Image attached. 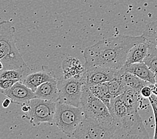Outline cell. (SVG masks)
Instances as JSON below:
<instances>
[{"label": "cell", "instance_id": "9c48e42d", "mask_svg": "<svg viewBox=\"0 0 157 139\" xmlns=\"http://www.w3.org/2000/svg\"><path fill=\"white\" fill-rule=\"evenodd\" d=\"M118 71L102 66H87L81 79L84 84L88 86L105 83L117 76Z\"/></svg>", "mask_w": 157, "mask_h": 139}, {"label": "cell", "instance_id": "7c38bea8", "mask_svg": "<svg viewBox=\"0 0 157 139\" xmlns=\"http://www.w3.org/2000/svg\"><path fill=\"white\" fill-rule=\"evenodd\" d=\"M123 72L133 74L138 78L152 84L156 83L155 74L152 72L146 64L143 62L127 64L121 69Z\"/></svg>", "mask_w": 157, "mask_h": 139}, {"label": "cell", "instance_id": "4fadbf2b", "mask_svg": "<svg viewBox=\"0 0 157 139\" xmlns=\"http://www.w3.org/2000/svg\"><path fill=\"white\" fill-rule=\"evenodd\" d=\"M63 77L81 79L85 72L84 65L76 58L69 57L62 62Z\"/></svg>", "mask_w": 157, "mask_h": 139}, {"label": "cell", "instance_id": "d4e9b609", "mask_svg": "<svg viewBox=\"0 0 157 139\" xmlns=\"http://www.w3.org/2000/svg\"><path fill=\"white\" fill-rule=\"evenodd\" d=\"M153 112H154V116H155V135L154 138L155 139H157V108L155 106H152L151 105Z\"/></svg>", "mask_w": 157, "mask_h": 139}, {"label": "cell", "instance_id": "f546056e", "mask_svg": "<svg viewBox=\"0 0 157 139\" xmlns=\"http://www.w3.org/2000/svg\"><path fill=\"white\" fill-rule=\"evenodd\" d=\"M3 70V63L2 62V61L0 60V72H1L2 70Z\"/></svg>", "mask_w": 157, "mask_h": 139}, {"label": "cell", "instance_id": "cb8c5ba5", "mask_svg": "<svg viewBox=\"0 0 157 139\" xmlns=\"http://www.w3.org/2000/svg\"><path fill=\"white\" fill-rule=\"evenodd\" d=\"M152 85H147L142 88L140 91V96L143 98H149L152 95Z\"/></svg>", "mask_w": 157, "mask_h": 139}, {"label": "cell", "instance_id": "277c9868", "mask_svg": "<svg viewBox=\"0 0 157 139\" xmlns=\"http://www.w3.org/2000/svg\"><path fill=\"white\" fill-rule=\"evenodd\" d=\"M80 106L84 117L91 118L108 127L114 128V120L108 108L102 100L95 96L87 86L83 84Z\"/></svg>", "mask_w": 157, "mask_h": 139}, {"label": "cell", "instance_id": "83f0119b", "mask_svg": "<svg viewBox=\"0 0 157 139\" xmlns=\"http://www.w3.org/2000/svg\"><path fill=\"white\" fill-rule=\"evenodd\" d=\"M11 103H12V102H11V100L10 98H6L4 100H3V102L2 103V106L3 108H6L10 106Z\"/></svg>", "mask_w": 157, "mask_h": 139}, {"label": "cell", "instance_id": "5b68a950", "mask_svg": "<svg viewBox=\"0 0 157 139\" xmlns=\"http://www.w3.org/2000/svg\"><path fill=\"white\" fill-rule=\"evenodd\" d=\"M84 114L81 106L77 107L58 101L53 123L68 137H72Z\"/></svg>", "mask_w": 157, "mask_h": 139}, {"label": "cell", "instance_id": "30bf717a", "mask_svg": "<svg viewBox=\"0 0 157 139\" xmlns=\"http://www.w3.org/2000/svg\"><path fill=\"white\" fill-rule=\"evenodd\" d=\"M3 95L11 100L12 103L22 106L36 98L34 92L27 87L21 81H17L10 88L2 91Z\"/></svg>", "mask_w": 157, "mask_h": 139}, {"label": "cell", "instance_id": "603a6c76", "mask_svg": "<svg viewBox=\"0 0 157 139\" xmlns=\"http://www.w3.org/2000/svg\"><path fill=\"white\" fill-rule=\"evenodd\" d=\"M17 81L20 80L16 79H0V91L2 92L10 88Z\"/></svg>", "mask_w": 157, "mask_h": 139}, {"label": "cell", "instance_id": "484cf974", "mask_svg": "<svg viewBox=\"0 0 157 139\" xmlns=\"http://www.w3.org/2000/svg\"><path fill=\"white\" fill-rule=\"evenodd\" d=\"M148 100L150 101V103L151 105H152V106H155L157 108V95L152 93L151 96L148 98Z\"/></svg>", "mask_w": 157, "mask_h": 139}, {"label": "cell", "instance_id": "4316f807", "mask_svg": "<svg viewBox=\"0 0 157 139\" xmlns=\"http://www.w3.org/2000/svg\"><path fill=\"white\" fill-rule=\"evenodd\" d=\"M21 106V110L25 114L28 113V112L29 111V110H30V107H29V104L28 103L22 105V106Z\"/></svg>", "mask_w": 157, "mask_h": 139}, {"label": "cell", "instance_id": "4dcf8cb0", "mask_svg": "<svg viewBox=\"0 0 157 139\" xmlns=\"http://www.w3.org/2000/svg\"><path fill=\"white\" fill-rule=\"evenodd\" d=\"M155 80L156 82H157V72L155 73Z\"/></svg>", "mask_w": 157, "mask_h": 139}, {"label": "cell", "instance_id": "8fae6325", "mask_svg": "<svg viewBox=\"0 0 157 139\" xmlns=\"http://www.w3.org/2000/svg\"><path fill=\"white\" fill-rule=\"evenodd\" d=\"M56 80L52 71L49 70H42L40 72L28 74L24 77L21 82L27 87L35 92L39 86L44 82Z\"/></svg>", "mask_w": 157, "mask_h": 139}, {"label": "cell", "instance_id": "8992f818", "mask_svg": "<svg viewBox=\"0 0 157 139\" xmlns=\"http://www.w3.org/2000/svg\"><path fill=\"white\" fill-rule=\"evenodd\" d=\"M30 110L25 116L33 126L42 123H53L56 102L53 101L34 98L28 102Z\"/></svg>", "mask_w": 157, "mask_h": 139}, {"label": "cell", "instance_id": "ac0fdd59", "mask_svg": "<svg viewBox=\"0 0 157 139\" xmlns=\"http://www.w3.org/2000/svg\"><path fill=\"white\" fill-rule=\"evenodd\" d=\"M88 87L93 95L102 100L106 105L107 107H108L113 97L112 96L109 92V91H108L106 82L99 84L89 86Z\"/></svg>", "mask_w": 157, "mask_h": 139}, {"label": "cell", "instance_id": "ba28073f", "mask_svg": "<svg viewBox=\"0 0 157 139\" xmlns=\"http://www.w3.org/2000/svg\"><path fill=\"white\" fill-rule=\"evenodd\" d=\"M83 82L82 79L61 77L58 79V101L63 103L80 106Z\"/></svg>", "mask_w": 157, "mask_h": 139}, {"label": "cell", "instance_id": "2e32d148", "mask_svg": "<svg viewBox=\"0 0 157 139\" xmlns=\"http://www.w3.org/2000/svg\"><path fill=\"white\" fill-rule=\"evenodd\" d=\"M143 36L148 46L147 55L157 56V20L147 25Z\"/></svg>", "mask_w": 157, "mask_h": 139}, {"label": "cell", "instance_id": "f1b7e54d", "mask_svg": "<svg viewBox=\"0 0 157 139\" xmlns=\"http://www.w3.org/2000/svg\"><path fill=\"white\" fill-rule=\"evenodd\" d=\"M152 93L157 95V82H156V83L155 84L152 85Z\"/></svg>", "mask_w": 157, "mask_h": 139}, {"label": "cell", "instance_id": "9a60e30c", "mask_svg": "<svg viewBox=\"0 0 157 139\" xmlns=\"http://www.w3.org/2000/svg\"><path fill=\"white\" fill-rule=\"evenodd\" d=\"M122 102H124L126 108L129 111H138L140 106L141 99L139 92L127 86L124 92L120 95Z\"/></svg>", "mask_w": 157, "mask_h": 139}, {"label": "cell", "instance_id": "52a82bcc", "mask_svg": "<svg viewBox=\"0 0 157 139\" xmlns=\"http://www.w3.org/2000/svg\"><path fill=\"white\" fill-rule=\"evenodd\" d=\"M114 134V128L108 127L94 120L84 117L72 137L80 139H109L113 138Z\"/></svg>", "mask_w": 157, "mask_h": 139}, {"label": "cell", "instance_id": "5bb4252c", "mask_svg": "<svg viewBox=\"0 0 157 139\" xmlns=\"http://www.w3.org/2000/svg\"><path fill=\"white\" fill-rule=\"evenodd\" d=\"M34 93L36 98L53 101V102H58V79L44 82L37 88Z\"/></svg>", "mask_w": 157, "mask_h": 139}, {"label": "cell", "instance_id": "d6986e66", "mask_svg": "<svg viewBox=\"0 0 157 139\" xmlns=\"http://www.w3.org/2000/svg\"><path fill=\"white\" fill-rule=\"evenodd\" d=\"M120 71H121L122 80L125 84L138 92H140L142 88H143L145 86L152 85V84L142 80L141 78H138L133 74L127 72H123L121 70H120Z\"/></svg>", "mask_w": 157, "mask_h": 139}, {"label": "cell", "instance_id": "7402d4cb", "mask_svg": "<svg viewBox=\"0 0 157 139\" xmlns=\"http://www.w3.org/2000/svg\"><path fill=\"white\" fill-rule=\"evenodd\" d=\"M143 62L147 64L152 72L155 74L157 72V56L147 55Z\"/></svg>", "mask_w": 157, "mask_h": 139}, {"label": "cell", "instance_id": "3957f363", "mask_svg": "<svg viewBox=\"0 0 157 139\" xmlns=\"http://www.w3.org/2000/svg\"><path fill=\"white\" fill-rule=\"evenodd\" d=\"M16 28L10 21L0 22V60L3 70L22 69L29 71L16 46Z\"/></svg>", "mask_w": 157, "mask_h": 139}, {"label": "cell", "instance_id": "ffe728a7", "mask_svg": "<svg viewBox=\"0 0 157 139\" xmlns=\"http://www.w3.org/2000/svg\"><path fill=\"white\" fill-rule=\"evenodd\" d=\"M108 91L113 98L118 96L124 92L127 86L122 80L121 71H118L117 76L113 80L106 82Z\"/></svg>", "mask_w": 157, "mask_h": 139}, {"label": "cell", "instance_id": "e0dca14e", "mask_svg": "<svg viewBox=\"0 0 157 139\" xmlns=\"http://www.w3.org/2000/svg\"><path fill=\"white\" fill-rule=\"evenodd\" d=\"M148 46L145 41L136 44L128 51L125 64L143 62L148 54Z\"/></svg>", "mask_w": 157, "mask_h": 139}, {"label": "cell", "instance_id": "44dd1931", "mask_svg": "<svg viewBox=\"0 0 157 139\" xmlns=\"http://www.w3.org/2000/svg\"><path fill=\"white\" fill-rule=\"evenodd\" d=\"M28 72V70L22 69L3 70L0 72V79H16L21 81Z\"/></svg>", "mask_w": 157, "mask_h": 139}, {"label": "cell", "instance_id": "7a4b0ae2", "mask_svg": "<svg viewBox=\"0 0 157 139\" xmlns=\"http://www.w3.org/2000/svg\"><path fill=\"white\" fill-rule=\"evenodd\" d=\"M108 108L114 120L113 138H150L138 111L128 110L120 96L113 98Z\"/></svg>", "mask_w": 157, "mask_h": 139}, {"label": "cell", "instance_id": "6da1fadb", "mask_svg": "<svg viewBox=\"0 0 157 139\" xmlns=\"http://www.w3.org/2000/svg\"><path fill=\"white\" fill-rule=\"evenodd\" d=\"M144 41L143 35L136 37L121 35L100 40L84 50V66H102L120 70L125 64L130 49Z\"/></svg>", "mask_w": 157, "mask_h": 139}]
</instances>
